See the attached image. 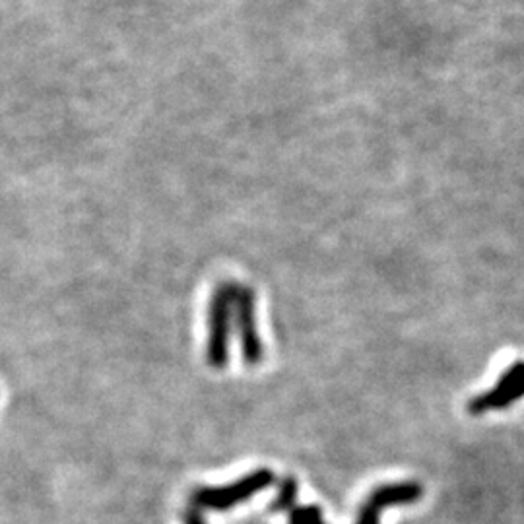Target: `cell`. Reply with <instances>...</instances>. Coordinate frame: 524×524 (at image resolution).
Masks as SVG:
<instances>
[{"label":"cell","instance_id":"cell-1","mask_svg":"<svg viewBox=\"0 0 524 524\" xmlns=\"http://www.w3.org/2000/svg\"><path fill=\"white\" fill-rule=\"evenodd\" d=\"M237 282H220L210 299L208 346L206 360L214 369H224L230 360V328L233 321V299Z\"/></svg>","mask_w":524,"mask_h":524},{"label":"cell","instance_id":"cell-2","mask_svg":"<svg viewBox=\"0 0 524 524\" xmlns=\"http://www.w3.org/2000/svg\"><path fill=\"white\" fill-rule=\"evenodd\" d=\"M274 484V472L270 468H259L253 474L228 484L224 488H197L191 493V503L198 509L206 511H228L237 507L239 503L247 501L249 497L270 488Z\"/></svg>","mask_w":524,"mask_h":524},{"label":"cell","instance_id":"cell-3","mask_svg":"<svg viewBox=\"0 0 524 524\" xmlns=\"http://www.w3.org/2000/svg\"><path fill=\"white\" fill-rule=\"evenodd\" d=\"M233 321L239 330L243 360L249 367H257L264 358V348L257 332V294L251 286L237 284L233 299Z\"/></svg>","mask_w":524,"mask_h":524},{"label":"cell","instance_id":"cell-4","mask_svg":"<svg viewBox=\"0 0 524 524\" xmlns=\"http://www.w3.org/2000/svg\"><path fill=\"white\" fill-rule=\"evenodd\" d=\"M424 497V486L418 482L383 484L367 495L358 511L356 524H381V513L389 507L414 505Z\"/></svg>","mask_w":524,"mask_h":524},{"label":"cell","instance_id":"cell-5","mask_svg":"<svg viewBox=\"0 0 524 524\" xmlns=\"http://www.w3.org/2000/svg\"><path fill=\"white\" fill-rule=\"evenodd\" d=\"M524 396V360L515 361L497 381V385L486 393L474 396L468 402V412L472 416H482L492 410H505L507 406L519 402Z\"/></svg>","mask_w":524,"mask_h":524},{"label":"cell","instance_id":"cell-6","mask_svg":"<svg viewBox=\"0 0 524 524\" xmlns=\"http://www.w3.org/2000/svg\"><path fill=\"white\" fill-rule=\"evenodd\" d=\"M295 499H297V480L292 478V476H286V478L280 482L278 495H276L274 501L270 503V511H272V513L292 511L295 507Z\"/></svg>","mask_w":524,"mask_h":524},{"label":"cell","instance_id":"cell-7","mask_svg":"<svg viewBox=\"0 0 524 524\" xmlns=\"http://www.w3.org/2000/svg\"><path fill=\"white\" fill-rule=\"evenodd\" d=\"M290 524H325L323 511L317 505L294 507L290 511Z\"/></svg>","mask_w":524,"mask_h":524},{"label":"cell","instance_id":"cell-8","mask_svg":"<svg viewBox=\"0 0 524 524\" xmlns=\"http://www.w3.org/2000/svg\"><path fill=\"white\" fill-rule=\"evenodd\" d=\"M183 521L185 524H206V519H204V511L198 509L197 505H189V509L185 511L183 515Z\"/></svg>","mask_w":524,"mask_h":524}]
</instances>
